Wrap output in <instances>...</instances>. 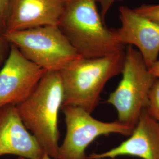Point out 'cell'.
Returning <instances> with one entry per match:
<instances>
[{"label":"cell","mask_w":159,"mask_h":159,"mask_svg":"<svg viewBox=\"0 0 159 159\" xmlns=\"http://www.w3.org/2000/svg\"><path fill=\"white\" fill-rule=\"evenodd\" d=\"M133 10L139 14L159 25V4H142Z\"/></svg>","instance_id":"cell-13"},{"label":"cell","mask_w":159,"mask_h":159,"mask_svg":"<svg viewBox=\"0 0 159 159\" xmlns=\"http://www.w3.org/2000/svg\"><path fill=\"white\" fill-rule=\"evenodd\" d=\"M47 71L27 59L14 44L0 69V107L23 102L34 91Z\"/></svg>","instance_id":"cell-7"},{"label":"cell","mask_w":159,"mask_h":159,"mask_svg":"<svg viewBox=\"0 0 159 159\" xmlns=\"http://www.w3.org/2000/svg\"><path fill=\"white\" fill-rule=\"evenodd\" d=\"M146 110L148 113L159 123V79H156L151 88Z\"/></svg>","instance_id":"cell-12"},{"label":"cell","mask_w":159,"mask_h":159,"mask_svg":"<svg viewBox=\"0 0 159 159\" xmlns=\"http://www.w3.org/2000/svg\"><path fill=\"white\" fill-rule=\"evenodd\" d=\"M121 27L114 29L123 46H136L148 68L159 55V25L127 6L119 7Z\"/></svg>","instance_id":"cell-8"},{"label":"cell","mask_w":159,"mask_h":159,"mask_svg":"<svg viewBox=\"0 0 159 159\" xmlns=\"http://www.w3.org/2000/svg\"><path fill=\"white\" fill-rule=\"evenodd\" d=\"M67 1L9 0L4 33L57 25Z\"/></svg>","instance_id":"cell-9"},{"label":"cell","mask_w":159,"mask_h":159,"mask_svg":"<svg viewBox=\"0 0 159 159\" xmlns=\"http://www.w3.org/2000/svg\"><path fill=\"white\" fill-rule=\"evenodd\" d=\"M121 74L119 85L106 102L116 110L119 121L133 129L148 106L149 93L156 78L149 72L139 51L131 46L125 51Z\"/></svg>","instance_id":"cell-4"},{"label":"cell","mask_w":159,"mask_h":159,"mask_svg":"<svg viewBox=\"0 0 159 159\" xmlns=\"http://www.w3.org/2000/svg\"><path fill=\"white\" fill-rule=\"evenodd\" d=\"M97 2L98 3L101 7V17L102 20L104 21L105 17L106 16L108 10L113 5L116 1H120L123 0H96Z\"/></svg>","instance_id":"cell-16"},{"label":"cell","mask_w":159,"mask_h":159,"mask_svg":"<svg viewBox=\"0 0 159 159\" xmlns=\"http://www.w3.org/2000/svg\"><path fill=\"white\" fill-rule=\"evenodd\" d=\"M61 109L65 117L66 134L59 146L57 159H87L85 150L97 137L110 134L129 136L133 130L118 120H97L78 107L66 106Z\"/></svg>","instance_id":"cell-6"},{"label":"cell","mask_w":159,"mask_h":159,"mask_svg":"<svg viewBox=\"0 0 159 159\" xmlns=\"http://www.w3.org/2000/svg\"><path fill=\"white\" fill-rule=\"evenodd\" d=\"M44 153L24 125L16 106L0 107V157L11 154L27 159H40Z\"/></svg>","instance_id":"cell-10"},{"label":"cell","mask_w":159,"mask_h":159,"mask_svg":"<svg viewBox=\"0 0 159 159\" xmlns=\"http://www.w3.org/2000/svg\"><path fill=\"white\" fill-rule=\"evenodd\" d=\"M17 159H25V158H23V157H18ZM40 159H53L52 158H51V157L48 154L44 153V155L42 156L41 158H40Z\"/></svg>","instance_id":"cell-18"},{"label":"cell","mask_w":159,"mask_h":159,"mask_svg":"<svg viewBox=\"0 0 159 159\" xmlns=\"http://www.w3.org/2000/svg\"><path fill=\"white\" fill-rule=\"evenodd\" d=\"M125 51L97 58L80 57L59 71L63 87L62 106L83 108L92 114L106 83L121 74Z\"/></svg>","instance_id":"cell-2"},{"label":"cell","mask_w":159,"mask_h":159,"mask_svg":"<svg viewBox=\"0 0 159 159\" xmlns=\"http://www.w3.org/2000/svg\"><path fill=\"white\" fill-rule=\"evenodd\" d=\"M148 71L156 79H159V59H157L148 68Z\"/></svg>","instance_id":"cell-17"},{"label":"cell","mask_w":159,"mask_h":159,"mask_svg":"<svg viewBox=\"0 0 159 159\" xmlns=\"http://www.w3.org/2000/svg\"><path fill=\"white\" fill-rule=\"evenodd\" d=\"M10 51V44L0 31V69L6 62Z\"/></svg>","instance_id":"cell-14"},{"label":"cell","mask_w":159,"mask_h":159,"mask_svg":"<svg viewBox=\"0 0 159 159\" xmlns=\"http://www.w3.org/2000/svg\"><path fill=\"white\" fill-rule=\"evenodd\" d=\"M129 156L142 159H159V123L146 109L143 110L129 137L118 146L87 159H115Z\"/></svg>","instance_id":"cell-11"},{"label":"cell","mask_w":159,"mask_h":159,"mask_svg":"<svg viewBox=\"0 0 159 159\" xmlns=\"http://www.w3.org/2000/svg\"><path fill=\"white\" fill-rule=\"evenodd\" d=\"M9 0H0V31H6V16Z\"/></svg>","instance_id":"cell-15"},{"label":"cell","mask_w":159,"mask_h":159,"mask_svg":"<svg viewBox=\"0 0 159 159\" xmlns=\"http://www.w3.org/2000/svg\"><path fill=\"white\" fill-rule=\"evenodd\" d=\"M62 103L60 72L47 71L32 94L16 106L26 129L35 137L44 152L53 159L58 158V118Z\"/></svg>","instance_id":"cell-3"},{"label":"cell","mask_w":159,"mask_h":159,"mask_svg":"<svg viewBox=\"0 0 159 159\" xmlns=\"http://www.w3.org/2000/svg\"><path fill=\"white\" fill-rule=\"evenodd\" d=\"M96 0H67L57 26L81 57L97 58L125 50L114 29H108Z\"/></svg>","instance_id":"cell-1"},{"label":"cell","mask_w":159,"mask_h":159,"mask_svg":"<svg viewBox=\"0 0 159 159\" xmlns=\"http://www.w3.org/2000/svg\"><path fill=\"white\" fill-rule=\"evenodd\" d=\"M4 35L27 59L47 71L59 72L81 57L57 25L7 33Z\"/></svg>","instance_id":"cell-5"}]
</instances>
